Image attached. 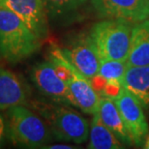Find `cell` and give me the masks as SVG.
<instances>
[{"instance_id": "cell-13", "label": "cell", "mask_w": 149, "mask_h": 149, "mask_svg": "<svg viewBox=\"0 0 149 149\" xmlns=\"http://www.w3.org/2000/svg\"><path fill=\"white\" fill-rule=\"evenodd\" d=\"M123 86L141 102L144 109H149V65L127 67Z\"/></svg>"}, {"instance_id": "cell-12", "label": "cell", "mask_w": 149, "mask_h": 149, "mask_svg": "<svg viewBox=\"0 0 149 149\" xmlns=\"http://www.w3.org/2000/svg\"><path fill=\"white\" fill-rule=\"evenodd\" d=\"M98 112L104 124L114 134L122 144L128 146L134 145L132 136L127 129L120 111L115 105L114 100L104 96L101 97Z\"/></svg>"}, {"instance_id": "cell-2", "label": "cell", "mask_w": 149, "mask_h": 149, "mask_svg": "<svg viewBox=\"0 0 149 149\" xmlns=\"http://www.w3.org/2000/svg\"><path fill=\"white\" fill-rule=\"evenodd\" d=\"M7 136L15 145L25 148H43L52 141L49 126L24 106L7 109Z\"/></svg>"}, {"instance_id": "cell-17", "label": "cell", "mask_w": 149, "mask_h": 149, "mask_svg": "<svg viewBox=\"0 0 149 149\" xmlns=\"http://www.w3.org/2000/svg\"><path fill=\"white\" fill-rule=\"evenodd\" d=\"M123 88L124 86L122 81H119V80H115V79L107 80L105 87H104L103 91L101 93L103 94L104 97H108L114 100L120 95Z\"/></svg>"}, {"instance_id": "cell-8", "label": "cell", "mask_w": 149, "mask_h": 149, "mask_svg": "<svg viewBox=\"0 0 149 149\" xmlns=\"http://www.w3.org/2000/svg\"><path fill=\"white\" fill-rule=\"evenodd\" d=\"M114 103L132 136L133 143L136 146H141L144 139L147 138L149 131L143 107L132 93L125 88H123L120 95L114 99Z\"/></svg>"}, {"instance_id": "cell-7", "label": "cell", "mask_w": 149, "mask_h": 149, "mask_svg": "<svg viewBox=\"0 0 149 149\" xmlns=\"http://www.w3.org/2000/svg\"><path fill=\"white\" fill-rule=\"evenodd\" d=\"M91 5L102 19L135 23L149 17V0H91Z\"/></svg>"}, {"instance_id": "cell-10", "label": "cell", "mask_w": 149, "mask_h": 149, "mask_svg": "<svg viewBox=\"0 0 149 149\" xmlns=\"http://www.w3.org/2000/svg\"><path fill=\"white\" fill-rule=\"evenodd\" d=\"M27 103L28 92L24 83L16 74L0 67V109L7 111Z\"/></svg>"}, {"instance_id": "cell-3", "label": "cell", "mask_w": 149, "mask_h": 149, "mask_svg": "<svg viewBox=\"0 0 149 149\" xmlns=\"http://www.w3.org/2000/svg\"><path fill=\"white\" fill-rule=\"evenodd\" d=\"M133 23L106 19L92 26L90 35L97 47L100 60L126 61Z\"/></svg>"}, {"instance_id": "cell-16", "label": "cell", "mask_w": 149, "mask_h": 149, "mask_svg": "<svg viewBox=\"0 0 149 149\" xmlns=\"http://www.w3.org/2000/svg\"><path fill=\"white\" fill-rule=\"evenodd\" d=\"M126 61L119 60H101L99 74L107 80L115 79L123 82L124 74L126 72Z\"/></svg>"}, {"instance_id": "cell-6", "label": "cell", "mask_w": 149, "mask_h": 149, "mask_svg": "<svg viewBox=\"0 0 149 149\" xmlns=\"http://www.w3.org/2000/svg\"><path fill=\"white\" fill-rule=\"evenodd\" d=\"M31 79L38 90L56 103L76 107L69 87L55 72L54 65L49 60L38 63L32 68Z\"/></svg>"}, {"instance_id": "cell-15", "label": "cell", "mask_w": 149, "mask_h": 149, "mask_svg": "<svg viewBox=\"0 0 149 149\" xmlns=\"http://www.w3.org/2000/svg\"><path fill=\"white\" fill-rule=\"evenodd\" d=\"M87 0H43L47 17L63 20L77 14Z\"/></svg>"}, {"instance_id": "cell-11", "label": "cell", "mask_w": 149, "mask_h": 149, "mask_svg": "<svg viewBox=\"0 0 149 149\" xmlns=\"http://www.w3.org/2000/svg\"><path fill=\"white\" fill-rule=\"evenodd\" d=\"M127 67L149 65V19L133 26Z\"/></svg>"}, {"instance_id": "cell-9", "label": "cell", "mask_w": 149, "mask_h": 149, "mask_svg": "<svg viewBox=\"0 0 149 149\" xmlns=\"http://www.w3.org/2000/svg\"><path fill=\"white\" fill-rule=\"evenodd\" d=\"M0 8L16 14L40 40L47 36V15L43 0H0Z\"/></svg>"}, {"instance_id": "cell-4", "label": "cell", "mask_w": 149, "mask_h": 149, "mask_svg": "<svg viewBox=\"0 0 149 149\" xmlns=\"http://www.w3.org/2000/svg\"><path fill=\"white\" fill-rule=\"evenodd\" d=\"M45 118L49 122L52 136L58 141L81 144L89 138L88 121L79 112L67 107L41 105Z\"/></svg>"}, {"instance_id": "cell-18", "label": "cell", "mask_w": 149, "mask_h": 149, "mask_svg": "<svg viewBox=\"0 0 149 149\" xmlns=\"http://www.w3.org/2000/svg\"><path fill=\"white\" fill-rule=\"evenodd\" d=\"M90 81H91V84H92V86H93V88L95 89V90H96L98 93H101V92L103 91L104 87H105V85H106L107 79L103 76L97 74L95 77L90 79Z\"/></svg>"}, {"instance_id": "cell-14", "label": "cell", "mask_w": 149, "mask_h": 149, "mask_svg": "<svg viewBox=\"0 0 149 149\" xmlns=\"http://www.w3.org/2000/svg\"><path fill=\"white\" fill-rule=\"evenodd\" d=\"M91 149H117L123 148L120 141L104 124L99 112L93 114L89 130V144Z\"/></svg>"}, {"instance_id": "cell-19", "label": "cell", "mask_w": 149, "mask_h": 149, "mask_svg": "<svg viewBox=\"0 0 149 149\" xmlns=\"http://www.w3.org/2000/svg\"><path fill=\"white\" fill-rule=\"evenodd\" d=\"M6 136H7V124L3 115L0 114V147H2L4 144Z\"/></svg>"}, {"instance_id": "cell-5", "label": "cell", "mask_w": 149, "mask_h": 149, "mask_svg": "<svg viewBox=\"0 0 149 149\" xmlns=\"http://www.w3.org/2000/svg\"><path fill=\"white\" fill-rule=\"evenodd\" d=\"M61 49L68 60L89 79L99 73L100 56L90 34L79 35Z\"/></svg>"}, {"instance_id": "cell-1", "label": "cell", "mask_w": 149, "mask_h": 149, "mask_svg": "<svg viewBox=\"0 0 149 149\" xmlns=\"http://www.w3.org/2000/svg\"><path fill=\"white\" fill-rule=\"evenodd\" d=\"M41 40L13 12L0 8V59L17 63L39 49Z\"/></svg>"}, {"instance_id": "cell-20", "label": "cell", "mask_w": 149, "mask_h": 149, "mask_svg": "<svg viewBox=\"0 0 149 149\" xmlns=\"http://www.w3.org/2000/svg\"><path fill=\"white\" fill-rule=\"evenodd\" d=\"M43 148H47V149H73L76 148L72 145H67V144H53V145H46Z\"/></svg>"}, {"instance_id": "cell-21", "label": "cell", "mask_w": 149, "mask_h": 149, "mask_svg": "<svg viewBox=\"0 0 149 149\" xmlns=\"http://www.w3.org/2000/svg\"><path fill=\"white\" fill-rule=\"evenodd\" d=\"M144 148L149 149V136H147L146 141H145V142H144Z\"/></svg>"}]
</instances>
